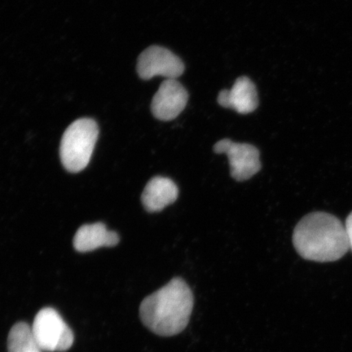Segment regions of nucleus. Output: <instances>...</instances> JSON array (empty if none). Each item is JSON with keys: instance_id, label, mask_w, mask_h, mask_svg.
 <instances>
[{"instance_id": "obj_8", "label": "nucleus", "mask_w": 352, "mask_h": 352, "mask_svg": "<svg viewBox=\"0 0 352 352\" xmlns=\"http://www.w3.org/2000/svg\"><path fill=\"white\" fill-rule=\"evenodd\" d=\"M218 103L223 108L234 109L241 114L252 113L258 105L256 87L249 78L240 77L231 89L219 92Z\"/></svg>"}, {"instance_id": "obj_1", "label": "nucleus", "mask_w": 352, "mask_h": 352, "mask_svg": "<svg viewBox=\"0 0 352 352\" xmlns=\"http://www.w3.org/2000/svg\"><path fill=\"white\" fill-rule=\"evenodd\" d=\"M195 297L186 280L175 277L145 298L140 307L144 327L162 337H173L184 331L190 320Z\"/></svg>"}, {"instance_id": "obj_2", "label": "nucleus", "mask_w": 352, "mask_h": 352, "mask_svg": "<svg viewBox=\"0 0 352 352\" xmlns=\"http://www.w3.org/2000/svg\"><path fill=\"white\" fill-rule=\"evenodd\" d=\"M293 244L303 258L315 262H333L349 252L345 226L334 215L308 214L294 228Z\"/></svg>"}, {"instance_id": "obj_9", "label": "nucleus", "mask_w": 352, "mask_h": 352, "mask_svg": "<svg viewBox=\"0 0 352 352\" xmlns=\"http://www.w3.org/2000/svg\"><path fill=\"white\" fill-rule=\"evenodd\" d=\"M179 189L173 179L155 176L145 186L142 201L145 210L151 213L160 212L177 200Z\"/></svg>"}, {"instance_id": "obj_3", "label": "nucleus", "mask_w": 352, "mask_h": 352, "mask_svg": "<svg viewBox=\"0 0 352 352\" xmlns=\"http://www.w3.org/2000/svg\"><path fill=\"white\" fill-rule=\"evenodd\" d=\"M98 135V124L90 118H80L69 126L64 132L60 147V160L66 170L77 173L86 168Z\"/></svg>"}, {"instance_id": "obj_6", "label": "nucleus", "mask_w": 352, "mask_h": 352, "mask_svg": "<svg viewBox=\"0 0 352 352\" xmlns=\"http://www.w3.org/2000/svg\"><path fill=\"white\" fill-rule=\"evenodd\" d=\"M184 72V65L182 59L166 47H149L138 58V72L144 80L155 76L176 79L182 76Z\"/></svg>"}, {"instance_id": "obj_5", "label": "nucleus", "mask_w": 352, "mask_h": 352, "mask_svg": "<svg viewBox=\"0 0 352 352\" xmlns=\"http://www.w3.org/2000/svg\"><path fill=\"white\" fill-rule=\"evenodd\" d=\"M214 151L226 154L230 161V174L236 182L250 179L261 169V153L254 145L223 139L214 144Z\"/></svg>"}, {"instance_id": "obj_7", "label": "nucleus", "mask_w": 352, "mask_h": 352, "mask_svg": "<svg viewBox=\"0 0 352 352\" xmlns=\"http://www.w3.org/2000/svg\"><path fill=\"white\" fill-rule=\"evenodd\" d=\"M188 91L177 79H165L154 95L151 109L158 120L171 121L186 107Z\"/></svg>"}, {"instance_id": "obj_4", "label": "nucleus", "mask_w": 352, "mask_h": 352, "mask_svg": "<svg viewBox=\"0 0 352 352\" xmlns=\"http://www.w3.org/2000/svg\"><path fill=\"white\" fill-rule=\"evenodd\" d=\"M33 336L44 351H65L72 346L74 333L54 308L45 307L35 316L32 327Z\"/></svg>"}, {"instance_id": "obj_10", "label": "nucleus", "mask_w": 352, "mask_h": 352, "mask_svg": "<svg viewBox=\"0 0 352 352\" xmlns=\"http://www.w3.org/2000/svg\"><path fill=\"white\" fill-rule=\"evenodd\" d=\"M120 242V236L109 231L102 223L86 224L78 228L74 239V246L78 252H89L103 246H114Z\"/></svg>"}, {"instance_id": "obj_11", "label": "nucleus", "mask_w": 352, "mask_h": 352, "mask_svg": "<svg viewBox=\"0 0 352 352\" xmlns=\"http://www.w3.org/2000/svg\"><path fill=\"white\" fill-rule=\"evenodd\" d=\"M8 352H42L33 336L32 327L25 322L13 325L8 337Z\"/></svg>"}, {"instance_id": "obj_12", "label": "nucleus", "mask_w": 352, "mask_h": 352, "mask_svg": "<svg viewBox=\"0 0 352 352\" xmlns=\"http://www.w3.org/2000/svg\"><path fill=\"white\" fill-rule=\"evenodd\" d=\"M345 228L347 239H349V248L352 250V212L346 220Z\"/></svg>"}]
</instances>
